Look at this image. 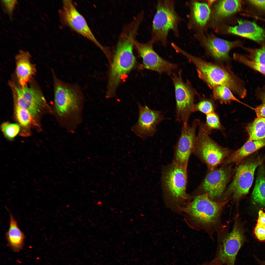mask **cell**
Wrapping results in <instances>:
<instances>
[{
  "mask_svg": "<svg viewBox=\"0 0 265 265\" xmlns=\"http://www.w3.org/2000/svg\"><path fill=\"white\" fill-rule=\"evenodd\" d=\"M190 196V201L179 209V212L184 214L185 221L190 227L204 230L212 236V233L220 230L222 210L227 201L212 200L207 194Z\"/></svg>",
  "mask_w": 265,
  "mask_h": 265,
  "instance_id": "obj_1",
  "label": "cell"
},
{
  "mask_svg": "<svg viewBox=\"0 0 265 265\" xmlns=\"http://www.w3.org/2000/svg\"><path fill=\"white\" fill-rule=\"evenodd\" d=\"M178 52L195 66L199 77L211 88L217 85L223 86L228 88L241 98L246 96L247 91L244 81L227 68L205 61L181 49Z\"/></svg>",
  "mask_w": 265,
  "mask_h": 265,
  "instance_id": "obj_2",
  "label": "cell"
},
{
  "mask_svg": "<svg viewBox=\"0 0 265 265\" xmlns=\"http://www.w3.org/2000/svg\"><path fill=\"white\" fill-rule=\"evenodd\" d=\"M161 178L163 197L166 206L178 212V209L185 206L191 197L186 192L187 168L179 166L172 161L163 167Z\"/></svg>",
  "mask_w": 265,
  "mask_h": 265,
  "instance_id": "obj_3",
  "label": "cell"
},
{
  "mask_svg": "<svg viewBox=\"0 0 265 265\" xmlns=\"http://www.w3.org/2000/svg\"><path fill=\"white\" fill-rule=\"evenodd\" d=\"M132 33L120 38L111 65L106 94L107 98L114 96L122 77L133 68L135 59L133 52L134 45Z\"/></svg>",
  "mask_w": 265,
  "mask_h": 265,
  "instance_id": "obj_4",
  "label": "cell"
},
{
  "mask_svg": "<svg viewBox=\"0 0 265 265\" xmlns=\"http://www.w3.org/2000/svg\"><path fill=\"white\" fill-rule=\"evenodd\" d=\"M54 104L57 115L61 119L77 118L83 101L82 93L78 86L65 82L54 76Z\"/></svg>",
  "mask_w": 265,
  "mask_h": 265,
  "instance_id": "obj_5",
  "label": "cell"
},
{
  "mask_svg": "<svg viewBox=\"0 0 265 265\" xmlns=\"http://www.w3.org/2000/svg\"><path fill=\"white\" fill-rule=\"evenodd\" d=\"M152 21V38L154 43L159 42L166 46L168 34L172 31L179 35L178 25L180 18L177 13L174 2L172 0H159Z\"/></svg>",
  "mask_w": 265,
  "mask_h": 265,
  "instance_id": "obj_6",
  "label": "cell"
},
{
  "mask_svg": "<svg viewBox=\"0 0 265 265\" xmlns=\"http://www.w3.org/2000/svg\"><path fill=\"white\" fill-rule=\"evenodd\" d=\"M262 160L257 155L250 157L242 161L238 167L234 179L224 195L225 198L231 197L237 201L248 193L254 179L257 168Z\"/></svg>",
  "mask_w": 265,
  "mask_h": 265,
  "instance_id": "obj_7",
  "label": "cell"
},
{
  "mask_svg": "<svg viewBox=\"0 0 265 265\" xmlns=\"http://www.w3.org/2000/svg\"><path fill=\"white\" fill-rule=\"evenodd\" d=\"M199 126L193 153L212 171L232 153L229 149L220 146L211 139L205 129L204 124L200 123Z\"/></svg>",
  "mask_w": 265,
  "mask_h": 265,
  "instance_id": "obj_8",
  "label": "cell"
},
{
  "mask_svg": "<svg viewBox=\"0 0 265 265\" xmlns=\"http://www.w3.org/2000/svg\"><path fill=\"white\" fill-rule=\"evenodd\" d=\"M215 258L223 265H234L236 256L245 241L244 231L238 218L231 231L218 235Z\"/></svg>",
  "mask_w": 265,
  "mask_h": 265,
  "instance_id": "obj_9",
  "label": "cell"
},
{
  "mask_svg": "<svg viewBox=\"0 0 265 265\" xmlns=\"http://www.w3.org/2000/svg\"><path fill=\"white\" fill-rule=\"evenodd\" d=\"M171 74L176 101V120L187 124L195 104V91L188 81L183 80L181 70Z\"/></svg>",
  "mask_w": 265,
  "mask_h": 265,
  "instance_id": "obj_10",
  "label": "cell"
},
{
  "mask_svg": "<svg viewBox=\"0 0 265 265\" xmlns=\"http://www.w3.org/2000/svg\"><path fill=\"white\" fill-rule=\"evenodd\" d=\"M59 13L63 24L93 42L104 52L105 51L104 48L95 38L85 19L78 11L72 0H63L62 7Z\"/></svg>",
  "mask_w": 265,
  "mask_h": 265,
  "instance_id": "obj_11",
  "label": "cell"
},
{
  "mask_svg": "<svg viewBox=\"0 0 265 265\" xmlns=\"http://www.w3.org/2000/svg\"><path fill=\"white\" fill-rule=\"evenodd\" d=\"M200 123L195 119L191 125L183 124L181 133L174 147L172 161L179 166L187 168L190 157L195 148L197 128Z\"/></svg>",
  "mask_w": 265,
  "mask_h": 265,
  "instance_id": "obj_12",
  "label": "cell"
},
{
  "mask_svg": "<svg viewBox=\"0 0 265 265\" xmlns=\"http://www.w3.org/2000/svg\"><path fill=\"white\" fill-rule=\"evenodd\" d=\"M10 84L15 104L27 110L34 117H37L46 105L40 91L32 85L22 87L11 82Z\"/></svg>",
  "mask_w": 265,
  "mask_h": 265,
  "instance_id": "obj_13",
  "label": "cell"
},
{
  "mask_svg": "<svg viewBox=\"0 0 265 265\" xmlns=\"http://www.w3.org/2000/svg\"><path fill=\"white\" fill-rule=\"evenodd\" d=\"M151 40L146 43L134 41L139 55L143 59V67L159 73L171 74L176 70L178 66L162 58L154 50Z\"/></svg>",
  "mask_w": 265,
  "mask_h": 265,
  "instance_id": "obj_14",
  "label": "cell"
},
{
  "mask_svg": "<svg viewBox=\"0 0 265 265\" xmlns=\"http://www.w3.org/2000/svg\"><path fill=\"white\" fill-rule=\"evenodd\" d=\"M230 167H223L211 171L207 175L199 189L207 194L211 199L216 201L223 195L231 174Z\"/></svg>",
  "mask_w": 265,
  "mask_h": 265,
  "instance_id": "obj_15",
  "label": "cell"
},
{
  "mask_svg": "<svg viewBox=\"0 0 265 265\" xmlns=\"http://www.w3.org/2000/svg\"><path fill=\"white\" fill-rule=\"evenodd\" d=\"M138 105V119L131 130L137 136L145 139L155 135L157 126L164 119V117L160 111L151 109L139 104Z\"/></svg>",
  "mask_w": 265,
  "mask_h": 265,
  "instance_id": "obj_16",
  "label": "cell"
},
{
  "mask_svg": "<svg viewBox=\"0 0 265 265\" xmlns=\"http://www.w3.org/2000/svg\"><path fill=\"white\" fill-rule=\"evenodd\" d=\"M204 44L212 56L220 62L228 61L230 50L240 45L239 41H229L212 36L207 38Z\"/></svg>",
  "mask_w": 265,
  "mask_h": 265,
  "instance_id": "obj_17",
  "label": "cell"
},
{
  "mask_svg": "<svg viewBox=\"0 0 265 265\" xmlns=\"http://www.w3.org/2000/svg\"><path fill=\"white\" fill-rule=\"evenodd\" d=\"M238 23L237 25L229 27L228 32L259 43L265 41V30L255 22L241 20H238Z\"/></svg>",
  "mask_w": 265,
  "mask_h": 265,
  "instance_id": "obj_18",
  "label": "cell"
},
{
  "mask_svg": "<svg viewBox=\"0 0 265 265\" xmlns=\"http://www.w3.org/2000/svg\"><path fill=\"white\" fill-rule=\"evenodd\" d=\"M30 55L27 51L20 50L15 56L16 73L20 85L27 86L36 72L35 66L30 61Z\"/></svg>",
  "mask_w": 265,
  "mask_h": 265,
  "instance_id": "obj_19",
  "label": "cell"
},
{
  "mask_svg": "<svg viewBox=\"0 0 265 265\" xmlns=\"http://www.w3.org/2000/svg\"><path fill=\"white\" fill-rule=\"evenodd\" d=\"M265 146V138L255 141H248L239 149L232 153L224 162L225 165L241 162L249 155Z\"/></svg>",
  "mask_w": 265,
  "mask_h": 265,
  "instance_id": "obj_20",
  "label": "cell"
},
{
  "mask_svg": "<svg viewBox=\"0 0 265 265\" xmlns=\"http://www.w3.org/2000/svg\"><path fill=\"white\" fill-rule=\"evenodd\" d=\"M10 224L8 230L5 234L8 244L14 252L19 251L23 248L25 238L24 233L18 225L17 222L10 211Z\"/></svg>",
  "mask_w": 265,
  "mask_h": 265,
  "instance_id": "obj_21",
  "label": "cell"
},
{
  "mask_svg": "<svg viewBox=\"0 0 265 265\" xmlns=\"http://www.w3.org/2000/svg\"><path fill=\"white\" fill-rule=\"evenodd\" d=\"M189 26L195 24L202 27L206 25L211 13V10L206 3L194 1L191 3Z\"/></svg>",
  "mask_w": 265,
  "mask_h": 265,
  "instance_id": "obj_22",
  "label": "cell"
},
{
  "mask_svg": "<svg viewBox=\"0 0 265 265\" xmlns=\"http://www.w3.org/2000/svg\"><path fill=\"white\" fill-rule=\"evenodd\" d=\"M241 6V0H220L214 6L213 17L219 19L229 16L239 11Z\"/></svg>",
  "mask_w": 265,
  "mask_h": 265,
  "instance_id": "obj_23",
  "label": "cell"
},
{
  "mask_svg": "<svg viewBox=\"0 0 265 265\" xmlns=\"http://www.w3.org/2000/svg\"><path fill=\"white\" fill-rule=\"evenodd\" d=\"M259 167L252 197L255 202L265 207V169L261 164Z\"/></svg>",
  "mask_w": 265,
  "mask_h": 265,
  "instance_id": "obj_24",
  "label": "cell"
},
{
  "mask_svg": "<svg viewBox=\"0 0 265 265\" xmlns=\"http://www.w3.org/2000/svg\"><path fill=\"white\" fill-rule=\"evenodd\" d=\"M246 130L249 136L248 140L255 141L265 138V118H257L248 125Z\"/></svg>",
  "mask_w": 265,
  "mask_h": 265,
  "instance_id": "obj_25",
  "label": "cell"
},
{
  "mask_svg": "<svg viewBox=\"0 0 265 265\" xmlns=\"http://www.w3.org/2000/svg\"><path fill=\"white\" fill-rule=\"evenodd\" d=\"M213 97L215 100H218L222 104L230 103L235 101L246 105L236 97L231 91L228 88L222 85H217L212 89Z\"/></svg>",
  "mask_w": 265,
  "mask_h": 265,
  "instance_id": "obj_26",
  "label": "cell"
},
{
  "mask_svg": "<svg viewBox=\"0 0 265 265\" xmlns=\"http://www.w3.org/2000/svg\"><path fill=\"white\" fill-rule=\"evenodd\" d=\"M16 118L22 126L28 127L34 122V117L26 109L15 104Z\"/></svg>",
  "mask_w": 265,
  "mask_h": 265,
  "instance_id": "obj_27",
  "label": "cell"
},
{
  "mask_svg": "<svg viewBox=\"0 0 265 265\" xmlns=\"http://www.w3.org/2000/svg\"><path fill=\"white\" fill-rule=\"evenodd\" d=\"M234 59L249 67L265 75V65L252 61L245 56L235 53L233 55Z\"/></svg>",
  "mask_w": 265,
  "mask_h": 265,
  "instance_id": "obj_28",
  "label": "cell"
},
{
  "mask_svg": "<svg viewBox=\"0 0 265 265\" xmlns=\"http://www.w3.org/2000/svg\"><path fill=\"white\" fill-rule=\"evenodd\" d=\"M248 53L245 56L250 60L265 65V45L259 48H244Z\"/></svg>",
  "mask_w": 265,
  "mask_h": 265,
  "instance_id": "obj_29",
  "label": "cell"
},
{
  "mask_svg": "<svg viewBox=\"0 0 265 265\" xmlns=\"http://www.w3.org/2000/svg\"><path fill=\"white\" fill-rule=\"evenodd\" d=\"M204 124L205 129L209 134L213 130H222L223 129L218 115L214 112L206 115V122Z\"/></svg>",
  "mask_w": 265,
  "mask_h": 265,
  "instance_id": "obj_30",
  "label": "cell"
},
{
  "mask_svg": "<svg viewBox=\"0 0 265 265\" xmlns=\"http://www.w3.org/2000/svg\"><path fill=\"white\" fill-rule=\"evenodd\" d=\"M215 108L214 105L212 101L208 100H203L194 104L192 112L198 111L206 115L214 112Z\"/></svg>",
  "mask_w": 265,
  "mask_h": 265,
  "instance_id": "obj_31",
  "label": "cell"
},
{
  "mask_svg": "<svg viewBox=\"0 0 265 265\" xmlns=\"http://www.w3.org/2000/svg\"><path fill=\"white\" fill-rule=\"evenodd\" d=\"M1 128L5 136L9 139H12L18 134L20 128L19 125L17 124L5 122L2 124Z\"/></svg>",
  "mask_w": 265,
  "mask_h": 265,
  "instance_id": "obj_32",
  "label": "cell"
},
{
  "mask_svg": "<svg viewBox=\"0 0 265 265\" xmlns=\"http://www.w3.org/2000/svg\"><path fill=\"white\" fill-rule=\"evenodd\" d=\"M254 233L259 240H265V225L257 224L254 228Z\"/></svg>",
  "mask_w": 265,
  "mask_h": 265,
  "instance_id": "obj_33",
  "label": "cell"
},
{
  "mask_svg": "<svg viewBox=\"0 0 265 265\" xmlns=\"http://www.w3.org/2000/svg\"><path fill=\"white\" fill-rule=\"evenodd\" d=\"M2 3L7 12L9 15H12L17 2L16 0H2Z\"/></svg>",
  "mask_w": 265,
  "mask_h": 265,
  "instance_id": "obj_34",
  "label": "cell"
},
{
  "mask_svg": "<svg viewBox=\"0 0 265 265\" xmlns=\"http://www.w3.org/2000/svg\"><path fill=\"white\" fill-rule=\"evenodd\" d=\"M252 5L259 10L265 12V0H248Z\"/></svg>",
  "mask_w": 265,
  "mask_h": 265,
  "instance_id": "obj_35",
  "label": "cell"
},
{
  "mask_svg": "<svg viewBox=\"0 0 265 265\" xmlns=\"http://www.w3.org/2000/svg\"><path fill=\"white\" fill-rule=\"evenodd\" d=\"M255 94L257 98L265 104V85L258 87L255 90Z\"/></svg>",
  "mask_w": 265,
  "mask_h": 265,
  "instance_id": "obj_36",
  "label": "cell"
},
{
  "mask_svg": "<svg viewBox=\"0 0 265 265\" xmlns=\"http://www.w3.org/2000/svg\"><path fill=\"white\" fill-rule=\"evenodd\" d=\"M257 118H265V104L263 103L254 109Z\"/></svg>",
  "mask_w": 265,
  "mask_h": 265,
  "instance_id": "obj_37",
  "label": "cell"
},
{
  "mask_svg": "<svg viewBox=\"0 0 265 265\" xmlns=\"http://www.w3.org/2000/svg\"><path fill=\"white\" fill-rule=\"evenodd\" d=\"M257 224L265 225V212L262 209L260 210L259 212Z\"/></svg>",
  "mask_w": 265,
  "mask_h": 265,
  "instance_id": "obj_38",
  "label": "cell"
},
{
  "mask_svg": "<svg viewBox=\"0 0 265 265\" xmlns=\"http://www.w3.org/2000/svg\"><path fill=\"white\" fill-rule=\"evenodd\" d=\"M198 265H223L216 258H214L212 260L206 262Z\"/></svg>",
  "mask_w": 265,
  "mask_h": 265,
  "instance_id": "obj_39",
  "label": "cell"
},
{
  "mask_svg": "<svg viewBox=\"0 0 265 265\" xmlns=\"http://www.w3.org/2000/svg\"><path fill=\"white\" fill-rule=\"evenodd\" d=\"M251 16L252 17H254V18H256V19H257L262 20V21H264V22H265V19L263 18H261V17H258V16H256L252 15Z\"/></svg>",
  "mask_w": 265,
  "mask_h": 265,
  "instance_id": "obj_40",
  "label": "cell"
},
{
  "mask_svg": "<svg viewBox=\"0 0 265 265\" xmlns=\"http://www.w3.org/2000/svg\"><path fill=\"white\" fill-rule=\"evenodd\" d=\"M260 264L262 265H265V261H261Z\"/></svg>",
  "mask_w": 265,
  "mask_h": 265,
  "instance_id": "obj_41",
  "label": "cell"
}]
</instances>
